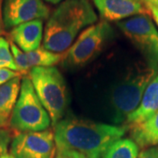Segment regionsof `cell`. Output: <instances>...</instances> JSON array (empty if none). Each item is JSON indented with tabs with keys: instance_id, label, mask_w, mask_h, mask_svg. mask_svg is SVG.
Returning <instances> with one entry per match:
<instances>
[{
	"instance_id": "obj_1",
	"label": "cell",
	"mask_w": 158,
	"mask_h": 158,
	"mask_svg": "<svg viewBox=\"0 0 158 158\" xmlns=\"http://www.w3.org/2000/svg\"><path fill=\"white\" fill-rule=\"evenodd\" d=\"M54 127L57 150L76 153L85 158H103L127 129L124 126L77 118L62 119Z\"/></svg>"
},
{
	"instance_id": "obj_2",
	"label": "cell",
	"mask_w": 158,
	"mask_h": 158,
	"mask_svg": "<svg viewBox=\"0 0 158 158\" xmlns=\"http://www.w3.org/2000/svg\"><path fill=\"white\" fill-rule=\"evenodd\" d=\"M97 20L98 16L89 0L62 1L46 24L43 48L54 53L65 52L79 33Z\"/></svg>"
},
{
	"instance_id": "obj_3",
	"label": "cell",
	"mask_w": 158,
	"mask_h": 158,
	"mask_svg": "<svg viewBox=\"0 0 158 158\" xmlns=\"http://www.w3.org/2000/svg\"><path fill=\"white\" fill-rule=\"evenodd\" d=\"M158 67L148 62L135 66L113 87L109 97L112 118L116 124L126 122L141 104L144 91L156 74Z\"/></svg>"
},
{
	"instance_id": "obj_4",
	"label": "cell",
	"mask_w": 158,
	"mask_h": 158,
	"mask_svg": "<svg viewBox=\"0 0 158 158\" xmlns=\"http://www.w3.org/2000/svg\"><path fill=\"white\" fill-rule=\"evenodd\" d=\"M29 78L40 101L49 114L52 125L62 120L68 107L69 95L65 79L56 67H36Z\"/></svg>"
},
{
	"instance_id": "obj_5",
	"label": "cell",
	"mask_w": 158,
	"mask_h": 158,
	"mask_svg": "<svg viewBox=\"0 0 158 158\" xmlns=\"http://www.w3.org/2000/svg\"><path fill=\"white\" fill-rule=\"evenodd\" d=\"M51 123L50 116L40 101L29 77H23L10 127L17 134L40 132L48 129Z\"/></svg>"
},
{
	"instance_id": "obj_6",
	"label": "cell",
	"mask_w": 158,
	"mask_h": 158,
	"mask_svg": "<svg viewBox=\"0 0 158 158\" xmlns=\"http://www.w3.org/2000/svg\"><path fill=\"white\" fill-rule=\"evenodd\" d=\"M113 36V27L106 21L87 27L64 54V64L70 68L84 67L101 53Z\"/></svg>"
},
{
	"instance_id": "obj_7",
	"label": "cell",
	"mask_w": 158,
	"mask_h": 158,
	"mask_svg": "<svg viewBox=\"0 0 158 158\" xmlns=\"http://www.w3.org/2000/svg\"><path fill=\"white\" fill-rule=\"evenodd\" d=\"M125 36L140 50L148 64L158 67V30L149 14H141L117 23Z\"/></svg>"
},
{
	"instance_id": "obj_8",
	"label": "cell",
	"mask_w": 158,
	"mask_h": 158,
	"mask_svg": "<svg viewBox=\"0 0 158 158\" xmlns=\"http://www.w3.org/2000/svg\"><path fill=\"white\" fill-rule=\"evenodd\" d=\"M14 158H55L56 145L51 129L19 133L12 138L10 146Z\"/></svg>"
},
{
	"instance_id": "obj_9",
	"label": "cell",
	"mask_w": 158,
	"mask_h": 158,
	"mask_svg": "<svg viewBox=\"0 0 158 158\" xmlns=\"http://www.w3.org/2000/svg\"><path fill=\"white\" fill-rule=\"evenodd\" d=\"M49 8L41 0H5L3 19L5 29L11 30L23 23L49 18Z\"/></svg>"
},
{
	"instance_id": "obj_10",
	"label": "cell",
	"mask_w": 158,
	"mask_h": 158,
	"mask_svg": "<svg viewBox=\"0 0 158 158\" xmlns=\"http://www.w3.org/2000/svg\"><path fill=\"white\" fill-rule=\"evenodd\" d=\"M102 21H122L129 18L149 14L142 0H92Z\"/></svg>"
},
{
	"instance_id": "obj_11",
	"label": "cell",
	"mask_w": 158,
	"mask_h": 158,
	"mask_svg": "<svg viewBox=\"0 0 158 158\" xmlns=\"http://www.w3.org/2000/svg\"><path fill=\"white\" fill-rule=\"evenodd\" d=\"M43 20L35 19L12 28L9 36L19 48L27 53L40 48L43 39Z\"/></svg>"
},
{
	"instance_id": "obj_12",
	"label": "cell",
	"mask_w": 158,
	"mask_h": 158,
	"mask_svg": "<svg viewBox=\"0 0 158 158\" xmlns=\"http://www.w3.org/2000/svg\"><path fill=\"white\" fill-rule=\"evenodd\" d=\"M158 110V73L150 81L142 97L139 107L126 120V127L132 128L144 122Z\"/></svg>"
},
{
	"instance_id": "obj_13",
	"label": "cell",
	"mask_w": 158,
	"mask_h": 158,
	"mask_svg": "<svg viewBox=\"0 0 158 158\" xmlns=\"http://www.w3.org/2000/svg\"><path fill=\"white\" fill-rule=\"evenodd\" d=\"M21 77L0 86V128L10 127L11 114L19 94Z\"/></svg>"
},
{
	"instance_id": "obj_14",
	"label": "cell",
	"mask_w": 158,
	"mask_h": 158,
	"mask_svg": "<svg viewBox=\"0 0 158 158\" xmlns=\"http://www.w3.org/2000/svg\"><path fill=\"white\" fill-rule=\"evenodd\" d=\"M131 129V139L142 149L158 146V110L146 119Z\"/></svg>"
},
{
	"instance_id": "obj_15",
	"label": "cell",
	"mask_w": 158,
	"mask_h": 158,
	"mask_svg": "<svg viewBox=\"0 0 158 158\" xmlns=\"http://www.w3.org/2000/svg\"><path fill=\"white\" fill-rule=\"evenodd\" d=\"M63 57L64 55L62 53H54L43 48L26 53L27 63L30 70L36 67H53L61 62Z\"/></svg>"
},
{
	"instance_id": "obj_16",
	"label": "cell",
	"mask_w": 158,
	"mask_h": 158,
	"mask_svg": "<svg viewBox=\"0 0 158 158\" xmlns=\"http://www.w3.org/2000/svg\"><path fill=\"white\" fill-rule=\"evenodd\" d=\"M139 147L131 138H121L108 148L103 158H138Z\"/></svg>"
},
{
	"instance_id": "obj_17",
	"label": "cell",
	"mask_w": 158,
	"mask_h": 158,
	"mask_svg": "<svg viewBox=\"0 0 158 158\" xmlns=\"http://www.w3.org/2000/svg\"><path fill=\"white\" fill-rule=\"evenodd\" d=\"M0 69H9L18 71L11 53L10 42L4 37H0Z\"/></svg>"
},
{
	"instance_id": "obj_18",
	"label": "cell",
	"mask_w": 158,
	"mask_h": 158,
	"mask_svg": "<svg viewBox=\"0 0 158 158\" xmlns=\"http://www.w3.org/2000/svg\"><path fill=\"white\" fill-rule=\"evenodd\" d=\"M12 132L8 128H0V157L7 154L12 141Z\"/></svg>"
},
{
	"instance_id": "obj_19",
	"label": "cell",
	"mask_w": 158,
	"mask_h": 158,
	"mask_svg": "<svg viewBox=\"0 0 158 158\" xmlns=\"http://www.w3.org/2000/svg\"><path fill=\"white\" fill-rule=\"evenodd\" d=\"M22 74L9 69H0V86L6 85L11 79L21 77Z\"/></svg>"
},
{
	"instance_id": "obj_20",
	"label": "cell",
	"mask_w": 158,
	"mask_h": 158,
	"mask_svg": "<svg viewBox=\"0 0 158 158\" xmlns=\"http://www.w3.org/2000/svg\"><path fill=\"white\" fill-rule=\"evenodd\" d=\"M138 158H158V146L142 149Z\"/></svg>"
},
{
	"instance_id": "obj_21",
	"label": "cell",
	"mask_w": 158,
	"mask_h": 158,
	"mask_svg": "<svg viewBox=\"0 0 158 158\" xmlns=\"http://www.w3.org/2000/svg\"><path fill=\"white\" fill-rule=\"evenodd\" d=\"M55 158H85L82 156L77 155L76 153L69 152V151H62V150H56V155Z\"/></svg>"
},
{
	"instance_id": "obj_22",
	"label": "cell",
	"mask_w": 158,
	"mask_h": 158,
	"mask_svg": "<svg viewBox=\"0 0 158 158\" xmlns=\"http://www.w3.org/2000/svg\"><path fill=\"white\" fill-rule=\"evenodd\" d=\"M4 26V19H3V0H0V37L6 34Z\"/></svg>"
},
{
	"instance_id": "obj_23",
	"label": "cell",
	"mask_w": 158,
	"mask_h": 158,
	"mask_svg": "<svg viewBox=\"0 0 158 158\" xmlns=\"http://www.w3.org/2000/svg\"><path fill=\"white\" fill-rule=\"evenodd\" d=\"M148 10L150 11V14L152 15L155 22L158 27V7H150V8H148Z\"/></svg>"
},
{
	"instance_id": "obj_24",
	"label": "cell",
	"mask_w": 158,
	"mask_h": 158,
	"mask_svg": "<svg viewBox=\"0 0 158 158\" xmlns=\"http://www.w3.org/2000/svg\"><path fill=\"white\" fill-rule=\"evenodd\" d=\"M148 9L150 7H158V0H142Z\"/></svg>"
},
{
	"instance_id": "obj_25",
	"label": "cell",
	"mask_w": 158,
	"mask_h": 158,
	"mask_svg": "<svg viewBox=\"0 0 158 158\" xmlns=\"http://www.w3.org/2000/svg\"><path fill=\"white\" fill-rule=\"evenodd\" d=\"M45 1L48 2V3H51V4H58L62 0H45Z\"/></svg>"
},
{
	"instance_id": "obj_26",
	"label": "cell",
	"mask_w": 158,
	"mask_h": 158,
	"mask_svg": "<svg viewBox=\"0 0 158 158\" xmlns=\"http://www.w3.org/2000/svg\"><path fill=\"white\" fill-rule=\"evenodd\" d=\"M0 158H14V157H13V156H11V154H8V153H7V154H6V155H4L3 156H1V157H0Z\"/></svg>"
}]
</instances>
